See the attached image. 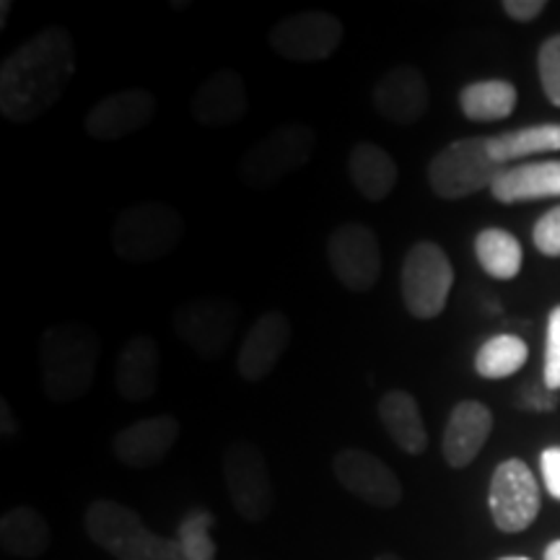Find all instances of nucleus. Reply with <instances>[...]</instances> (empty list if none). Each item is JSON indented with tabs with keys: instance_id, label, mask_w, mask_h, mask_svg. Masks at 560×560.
<instances>
[{
	"instance_id": "dca6fc26",
	"label": "nucleus",
	"mask_w": 560,
	"mask_h": 560,
	"mask_svg": "<svg viewBox=\"0 0 560 560\" xmlns=\"http://www.w3.org/2000/svg\"><path fill=\"white\" fill-rule=\"evenodd\" d=\"M374 107L392 125H416L429 109V83L416 66H395L376 81Z\"/></svg>"
},
{
	"instance_id": "0eeeda50",
	"label": "nucleus",
	"mask_w": 560,
	"mask_h": 560,
	"mask_svg": "<svg viewBox=\"0 0 560 560\" xmlns=\"http://www.w3.org/2000/svg\"><path fill=\"white\" fill-rule=\"evenodd\" d=\"M454 285V268L436 242H418L405 255L400 291L405 310L416 319H433L444 312Z\"/></svg>"
},
{
	"instance_id": "6ab92c4d",
	"label": "nucleus",
	"mask_w": 560,
	"mask_h": 560,
	"mask_svg": "<svg viewBox=\"0 0 560 560\" xmlns=\"http://www.w3.org/2000/svg\"><path fill=\"white\" fill-rule=\"evenodd\" d=\"M493 431V412L488 405L478 400H462L454 405L450 420H446L444 439H441V454L446 465L454 470L472 465L486 446Z\"/></svg>"
},
{
	"instance_id": "c756f323",
	"label": "nucleus",
	"mask_w": 560,
	"mask_h": 560,
	"mask_svg": "<svg viewBox=\"0 0 560 560\" xmlns=\"http://www.w3.org/2000/svg\"><path fill=\"white\" fill-rule=\"evenodd\" d=\"M537 70H540V83L548 102L560 107V34H552L542 42L537 52Z\"/></svg>"
},
{
	"instance_id": "4468645a",
	"label": "nucleus",
	"mask_w": 560,
	"mask_h": 560,
	"mask_svg": "<svg viewBox=\"0 0 560 560\" xmlns=\"http://www.w3.org/2000/svg\"><path fill=\"white\" fill-rule=\"evenodd\" d=\"M156 115V96L145 89H125L104 96L86 112L83 128L94 140H122L143 130Z\"/></svg>"
},
{
	"instance_id": "7ed1b4c3",
	"label": "nucleus",
	"mask_w": 560,
	"mask_h": 560,
	"mask_svg": "<svg viewBox=\"0 0 560 560\" xmlns=\"http://www.w3.org/2000/svg\"><path fill=\"white\" fill-rule=\"evenodd\" d=\"M83 527L91 542L117 560H187L177 537H161L151 532L143 516L125 503L94 501L83 516Z\"/></svg>"
},
{
	"instance_id": "a211bd4d",
	"label": "nucleus",
	"mask_w": 560,
	"mask_h": 560,
	"mask_svg": "<svg viewBox=\"0 0 560 560\" xmlns=\"http://www.w3.org/2000/svg\"><path fill=\"white\" fill-rule=\"evenodd\" d=\"M244 115H247V86L240 70H213L192 94V117L206 128H229Z\"/></svg>"
},
{
	"instance_id": "72a5a7b5",
	"label": "nucleus",
	"mask_w": 560,
	"mask_h": 560,
	"mask_svg": "<svg viewBox=\"0 0 560 560\" xmlns=\"http://www.w3.org/2000/svg\"><path fill=\"white\" fill-rule=\"evenodd\" d=\"M540 470L548 493L556 501H560V446H548V450L540 454Z\"/></svg>"
},
{
	"instance_id": "393cba45",
	"label": "nucleus",
	"mask_w": 560,
	"mask_h": 560,
	"mask_svg": "<svg viewBox=\"0 0 560 560\" xmlns=\"http://www.w3.org/2000/svg\"><path fill=\"white\" fill-rule=\"evenodd\" d=\"M516 100L520 94L514 83L503 79L475 81L459 91V109L472 122H499L511 117Z\"/></svg>"
},
{
	"instance_id": "ea45409f",
	"label": "nucleus",
	"mask_w": 560,
	"mask_h": 560,
	"mask_svg": "<svg viewBox=\"0 0 560 560\" xmlns=\"http://www.w3.org/2000/svg\"><path fill=\"white\" fill-rule=\"evenodd\" d=\"M499 560H529V558H522V556H509V558H499Z\"/></svg>"
},
{
	"instance_id": "ddd939ff",
	"label": "nucleus",
	"mask_w": 560,
	"mask_h": 560,
	"mask_svg": "<svg viewBox=\"0 0 560 560\" xmlns=\"http://www.w3.org/2000/svg\"><path fill=\"white\" fill-rule=\"evenodd\" d=\"M335 480L350 495L376 509H395L402 501V482L380 457L366 450H342L332 459Z\"/></svg>"
},
{
	"instance_id": "2eb2a0df",
	"label": "nucleus",
	"mask_w": 560,
	"mask_h": 560,
	"mask_svg": "<svg viewBox=\"0 0 560 560\" xmlns=\"http://www.w3.org/2000/svg\"><path fill=\"white\" fill-rule=\"evenodd\" d=\"M179 439V420L174 416L140 418L136 423L125 425L112 439V452L132 470H149L159 465Z\"/></svg>"
},
{
	"instance_id": "4c0bfd02",
	"label": "nucleus",
	"mask_w": 560,
	"mask_h": 560,
	"mask_svg": "<svg viewBox=\"0 0 560 560\" xmlns=\"http://www.w3.org/2000/svg\"><path fill=\"white\" fill-rule=\"evenodd\" d=\"M9 9H11V3L9 0H3V3H0V30H3L5 19H9Z\"/></svg>"
},
{
	"instance_id": "c9c22d12",
	"label": "nucleus",
	"mask_w": 560,
	"mask_h": 560,
	"mask_svg": "<svg viewBox=\"0 0 560 560\" xmlns=\"http://www.w3.org/2000/svg\"><path fill=\"white\" fill-rule=\"evenodd\" d=\"M0 431H3V436H16V416L5 400L0 402Z\"/></svg>"
},
{
	"instance_id": "4be33fe9",
	"label": "nucleus",
	"mask_w": 560,
	"mask_h": 560,
	"mask_svg": "<svg viewBox=\"0 0 560 560\" xmlns=\"http://www.w3.org/2000/svg\"><path fill=\"white\" fill-rule=\"evenodd\" d=\"M348 174L361 198H366L369 202H380L384 198H389L397 179H400L395 159H392L382 145L369 143V140L355 143L353 149H350Z\"/></svg>"
},
{
	"instance_id": "9d476101",
	"label": "nucleus",
	"mask_w": 560,
	"mask_h": 560,
	"mask_svg": "<svg viewBox=\"0 0 560 560\" xmlns=\"http://www.w3.org/2000/svg\"><path fill=\"white\" fill-rule=\"evenodd\" d=\"M272 52L291 62L332 58L342 42V24L330 11H301L280 19L268 34Z\"/></svg>"
},
{
	"instance_id": "5701e85b",
	"label": "nucleus",
	"mask_w": 560,
	"mask_h": 560,
	"mask_svg": "<svg viewBox=\"0 0 560 560\" xmlns=\"http://www.w3.org/2000/svg\"><path fill=\"white\" fill-rule=\"evenodd\" d=\"M376 412H380L384 431L389 433L392 441H395L405 454L418 457V454L425 452V446H429V433H425L423 416H420V405L410 392H387L380 400V405H376Z\"/></svg>"
},
{
	"instance_id": "b1692460",
	"label": "nucleus",
	"mask_w": 560,
	"mask_h": 560,
	"mask_svg": "<svg viewBox=\"0 0 560 560\" xmlns=\"http://www.w3.org/2000/svg\"><path fill=\"white\" fill-rule=\"evenodd\" d=\"M52 542L50 524L34 506L9 509L0 520V545L13 558L32 560L45 556Z\"/></svg>"
},
{
	"instance_id": "f257e3e1",
	"label": "nucleus",
	"mask_w": 560,
	"mask_h": 560,
	"mask_svg": "<svg viewBox=\"0 0 560 560\" xmlns=\"http://www.w3.org/2000/svg\"><path fill=\"white\" fill-rule=\"evenodd\" d=\"M75 73L73 37L47 26L16 47L0 68V115L13 125L39 120L66 94Z\"/></svg>"
},
{
	"instance_id": "c85d7f7f",
	"label": "nucleus",
	"mask_w": 560,
	"mask_h": 560,
	"mask_svg": "<svg viewBox=\"0 0 560 560\" xmlns=\"http://www.w3.org/2000/svg\"><path fill=\"white\" fill-rule=\"evenodd\" d=\"M215 516L208 509L187 511L185 520L177 527V542L187 560H215L219 548H215L210 527H213Z\"/></svg>"
},
{
	"instance_id": "39448f33",
	"label": "nucleus",
	"mask_w": 560,
	"mask_h": 560,
	"mask_svg": "<svg viewBox=\"0 0 560 560\" xmlns=\"http://www.w3.org/2000/svg\"><path fill=\"white\" fill-rule=\"evenodd\" d=\"M317 149V132L310 125L291 122L283 128L268 132L255 140L240 161V177L247 187L268 190L278 182L291 177L293 172L310 164L312 153Z\"/></svg>"
},
{
	"instance_id": "bb28decb",
	"label": "nucleus",
	"mask_w": 560,
	"mask_h": 560,
	"mask_svg": "<svg viewBox=\"0 0 560 560\" xmlns=\"http://www.w3.org/2000/svg\"><path fill=\"white\" fill-rule=\"evenodd\" d=\"M475 257L480 268L495 280H514L522 272V244L506 229H482L475 236Z\"/></svg>"
},
{
	"instance_id": "e433bc0d",
	"label": "nucleus",
	"mask_w": 560,
	"mask_h": 560,
	"mask_svg": "<svg viewBox=\"0 0 560 560\" xmlns=\"http://www.w3.org/2000/svg\"><path fill=\"white\" fill-rule=\"evenodd\" d=\"M545 560H560V540L550 542L548 548H545Z\"/></svg>"
},
{
	"instance_id": "423d86ee",
	"label": "nucleus",
	"mask_w": 560,
	"mask_h": 560,
	"mask_svg": "<svg viewBox=\"0 0 560 560\" xmlns=\"http://www.w3.org/2000/svg\"><path fill=\"white\" fill-rule=\"evenodd\" d=\"M501 170L490 156L488 138H462L431 159L429 185L441 200H462L490 190Z\"/></svg>"
},
{
	"instance_id": "aec40b11",
	"label": "nucleus",
	"mask_w": 560,
	"mask_h": 560,
	"mask_svg": "<svg viewBox=\"0 0 560 560\" xmlns=\"http://www.w3.org/2000/svg\"><path fill=\"white\" fill-rule=\"evenodd\" d=\"M490 195L503 206L560 198V161H532V164L503 166L499 177L490 185Z\"/></svg>"
},
{
	"instance_id": "a878e982",
	"label": "nucleus",
	"mask_w": 560,
	"mask_h": 560,
	"mask_svg": "<svg viewBox=\"0 0 560 560\" xmlns=\"http://www.w3.org/2000/svg\"><path fill=\"white\" fill-rule=\"evenodd\" d=\"M488 151L499 166L535 153H556L560 151V125H532V128L499 132L488 138Z\"/></svg>"
},
{
	"instance_id": "9b49d317",
	"label": "nucleus",
	"mask_w": 560,
	"mask_h": 560,
	"mask_svg": "<svg viewBox=\"0 0 560 560\" xmlns=\"http://www.w3.org/2000/svg\"><path fill=\"white\" fill-rule=\"evenodd\" d=\"M488 506L495 527L509 535H516L535 524L542 506L540 486L522 459H506L495 467Z\"/></svg>"
},
{
	"instance_id": "f3484780",
	"label": "nucleus",
	"mask_w": 560,
	"mask_h": 560,
	"mask_svg": "<svg viewBox=\"0 0 560 560\" xmlns=\"http://www.w3.org/2000/svg\"><path fill=\"white\" fill-rule=\"evenodd\" d=\"M291 346V322L283 312H265L244 335L236 371L247 382H262Z\"/></svg>"
},
{
	"instance_id": "58836bf2",
	"label": "nucleus",
	"mask_w": 560,
	"mask_h": 560,
	"mask_svg": "<svg viewBox=\"0 0 560 560\" xmlns=\"http://www.w3.org/2000/svg\"><path fill=\"white\" fill-rule=\"evenodd\" d=\"M374 560H402V558L395 556V552H382V556H376Z\"/></svg>"
},
{
	"instance_id": "2f4dec72",
	"label": "nucleus",
	"mask_w": 560,
	"mask_h": 560,
	"mask_svg": "<svg viewBox=\"0 0 560 560\" xmlns=\"http://www.w3.org/2000/svg\"><path fill=\"white\" fill-rule=\"evenodd\" d=\"M532 242L540 255L560 257V206H556L542 215L532 229Z\"/></svg>"
},
{
	"instance_id": "f03ea898",
	"label": "nucleus",
	"mask_w": 560,
	"mask_h": 560,
	"mask_svg": "<svg viewBox=\"0 0 560 560\" xmlns=\"http://www.w3.org/2000/svg\"><path fill=\"white\" fill-rule=\"evenodd\" d=\"M100 371V338L83 322L47 327L39 342V376L47 400L75 402L91 389Z\"/></svg>"
},
{
	"instance_id": "412c9836",
	"label": "nucleus",
	"mask_w": 560,
	"mask_h": 560,
	"mask_svg": "<svg viewBox=\"0 0 560 560\" xmlns=\"http://www.w3.org/2000/svg\"><path fill=\"white\" fill-rule=\"evenodd\" d=\"M159 346L149 335H136V338L125 342L115 374L120 397L128 402H143L153 397V392L159 387Z\"/></svg>"
},
{
	"instance_id": "1a4fd4ad",
	"label": "nucleus",
	"mask_w": 560,
	"mask_h": 560,
	"mask_svg": "<svg viewBox=\"0 0 560 560\" xmlns=\"http://www.w3.org/2000/svg\"><path fill=\"white\" fill-rule=\"evenodd\" d=\"M223 480L231 506L244 522H262L272 511V482L268 472V462L260 446L252 441H234L223 452Z\"/></svg>"
},
{
	"instance_id": "473e14b6",
	"label": "nucleus",
	"mask_w": 560,
	"mask_h": 560,
	"mask_svg": "<svg viewBox=\"0 0 560 560\" xmlns=\"http://www.w3.org/2000/svg\"><path fill=\"white\" fill-rule=\"evenodd\" d=\"M560 397L558 392H552L550 387L542 384H524L520 389V408L522 410H532V412H552L558 408Z\"/></svg>"
},
{
	"instance_id": "cd10ccee",
	"label": "nucleus",
	"mask_w": 560,
	"mask_h": 560,
	"mask_svg": "<svg viewBox=\"0 0 560 560\" xmlns=\"http://www.w3.org/2000/svg\"><path fill=\"white\" fill-rule=\"evenodd\" d=\"M529 359V348L520 335H495L482 342L475 353V371L482 380H509L524 369Z\"/></svg>"
},
{
	"instance_id": "20e7f679",
	"label": "nucleus",
	"mask_w": 560,
	"mask_h": 560,
	"mask_svg": "<svg viewBox=\"0 0 560 560\" xmlns=\"http://www.w3.org/2000/svg\"><path fill=\"white\" fill-rule=\"evenodd\" d=\"M185 236V219L166 202L143 200L125 208L112 223V249L125 262H156L172 255Z\"/></svg>"
},
{
	"instance_id": "6e6552de",
	"label": "nucleus",
	"mask_w": 560,
	"mask_h": 560,
	"mask_svg": "<svg viewBox=\"0 0 560 560\" xmlns=\"http://www.w3.org/2000/svg\"><path fill=\"white\" fill-rule=\"evenodd\" d=\"M242 310L223 296L192 299L174 314V332L202 361H219L240 330Z\"/></svg>"
},
{
	"instance_id": "f8f14e48",
	"label": "nucleus",
	"mask_w": 560,
	"mask_h": 560,
	"mask_svg": "<svg viewBox=\"0 0 560 560\" xmlns=\"http://www.w3.org/2000/svg\"><path fill=\"white\" fill-rule=\"evenodd\" d=\"M327 262L342 289L363 293L382 276V247L366 223H342L327 240Z\"/></svg>"
},
{
	"instance_id": "7c9ffc66",
	"label": "nucleus",
	"mask_w": 560,
	"mask_h": 560,
	"mask_svg": "<svg viewBox=\"0 0 560 560\" xmlns=\"http://www.w3.org/2000/svg\"><path fill=\"white\" fill-rule=\"evenodd\" d=\"M542 382L552 392L560 389V304L552 306L548 317V332H545V366Z\"/></svg>"
},
{
	"instance_id": "f704fd0d",
	"label": "nucleus",
	"mask_w": 560,
	"mask_h": 560,
	"mask_svg": "<svg viewBox=\"0 0 560 560\" xmlns=\"http://www.w3.org/2000/svg\"><path fill=\"white\" fill-rule=\"evenodd\" d=\"M545 9H548V3H545V0H506V3H503L506 16L514 21H522V24L535 21Z\"/></svg>"
}]
</instances>
